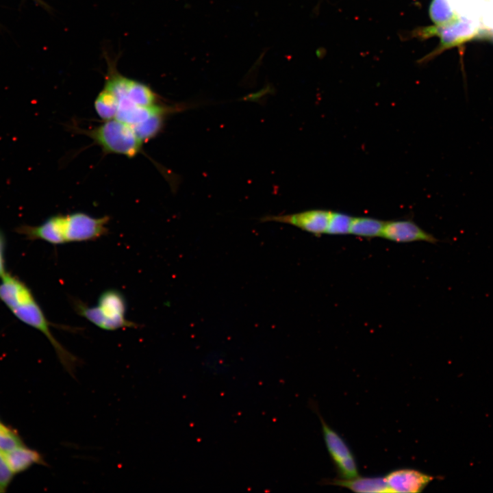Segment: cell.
Instances as JSON below:
<instances>
[{"instance_id": "obj_16", "label": "cell", "mask_w": 493, "mask_h": 493, "mask_svg": "<svg viewBox=\"0 0 493 493\" xmlns=\"http://www.w3.org/2000/svg\"><path fill=\"white\" fill-rule=\"evenodd\" d=\"M353 217L340 212H331L326 233L330 235L348 234Z\"/></svg>"}, {"instance_id": "obj_7", "label": "cell", "mask_w": 493, "mask_h": 493, "mask_svg": "<svg viewBox=\"0 0 493 493\" xmlns=\"http://www.w3.org/2000/svg\"><path fill=\"white\" fill-rule=\"evenodd\" d=\"M391 493H418L434 479V477L412 468H399L384 476Z\"/></svg>"}, {"instance_id": "obj_18", "label": "cell", "mask_w": 493, "mask_h": 493, "mask_svg": "<svg viewBox=\"0 0 493 493\" xmlns=\"http://www.w3.org/2000/svg\"><path fill=\"white\" fill-rule=\"evenodd\" d=\"M14 475V474L8 464L3 451L0 450V493L6 491Z\"/></svg>"}, {"instance_id": "obj_4", "label": "cell", "mask_w": 493, "mask_h": 493, "mask_svg": "<svg viewBox=\"0 0 493 493\" xmlns=\"http://www.w3.org/2000/svg\"><path fill=\"white\" fill-rule=\"evenodd\" d=\"M309 406L320 419L327 450L340 478L349 479L358 477L359 470L355 457L346 442L327 424L320 414L316 404L311 401Z\"/></svg>"}, {"instance_id": "obj_5", "label": "cell", "mask_w": 493, "mask_h": 493, "mask_svg": "<svg viewBox=\"0 0 493 493\" xmlns=\"http://www.w3.org/2000/svg\"><path fill=\"white\" fill-rule=\"evenodd\" d=\"M104 87L114 92L120 104L151 106L157 104V96L147 85L121 75L109 76Z\"/></svg>"}, {"instance_id": "obj_6", "label": "cell", "mask_w": 493, "mask_h": 493, "mask_svg": "<svg viewBox=\"0 0 493 493\" xmlns=\"http://www.w3.org/2000/svg\"><path fill=\"white\" fill-rule=\"evenodd\" d=\"M331 212L323 210H311L301 212L270 215L262 217V222H277L288 224L315 236L326 233Z\"/></svg>"}, {"instance_id": "obj_17", "label": "cell", "mask_w": 493, "mask_h": 493, "mask_svg": "<svg viewBox=\"0 0 493 493\" xmlns=\"http://www.w3.org/2000/svg\"><path fill=\"white\" fill-rule=\"evenodd\" d=\"M16 431L0 421V450L7 451L24 445Z\"/></svg>"}, {"instance_id": "obj_3", "label": "cell", "mask_w": 493, "mask_h": 493, "mask_svg": "<svg viewBox=\"0 0 493 493\" xmlns=\"http://www.w3.org/2000/svg\"><path fill=\"white\" fill-rule=\"evenodd\" d=\"M105 153L123 155L129 157L136 155L142 149L143 141L133 128L116 118L104 123L91 130L84 131Z\"/></svg>"}, {"instance_id": "obj_20", "label": "cell", "mask_w": 493, "mask_h": 493, "mask_svg": "<svg viewBox=\"0 0 493 493\" xmlns=\"http://www.w3.org/2000/svg\"><path fill=\"white\" fill-rule=\"evenodd\" d=\"M482 36L490 38L493 40V30L488 31H483Z\"/></svg>"}, {"instance_id": "obj_11", "label": "cell", "mask_w": 493, "mask_h": 493, "mask_svg": "<svg viewBox=\"0 0 493 493\" xmlns=\"http://www.w3.org/2000/svg\"><path fill=\"white\" fill-rule=\"evenodd\" d=\"M3 454L14 475L25 471L34 464L47 466L39 452L27 447L25 444L3 451Z\"/></svg>"}, {"instance_id": "obj_14", "label": "cell", "mask_w": 493, "mask_h": 493, "mask_svg": "<svg viewBox=\"0 0 493 493\" xmlns=\"http://www.w3.org/2000/svg\"><path fill=\"white\" fill-rule=\"evenodd\" d=\"M168 113L156 114L132 127L138 137L143 142L155 136L163 126L164 117Z\"/></svg>"}, {"instance_id": "obj_19", "label": "cell", "mask_w": 493, "mask_h": 493, "mask_svg": "<svg viewBox=\"0 0 493 493\" xmlns=\"http://www.w3.org/2000/svg\"><path fill=\"white\" fill-rule=\"evenodd\" d=\"M5 236L3 232L0 230V278L8 273L5 266Z\"/></svg>"}, {"instance_id": "obj_2", "label": "cell", "mask_w": 493, "mask_h": 493, "mask_svg": "<svg viewBox=\"0 0 493 493\" xmlns=\"http://www.w3.org/2000/svg\"><path fill=\"white\" fill-rule=\"evenodd\" d=\"M75 312L99 328L116 331L123 328H137L138 325L126 318L127 302L121 292L115 289L103 291L97 304L89 306L81 300H72Z\"/></svg>"}, {"instance_id": "obj_10", "label": "cell", "mask_w": 493, "mask_h": 493, "mask_svg": "<svg viewBox=\"0 0 493 493\" xmlns=\"http://www.w3.org/2000/svg\"><path fill=\"white\" fill-rule=\"evenodd\" d=\"M322 483L345 488L357 493H391L384 477L358 476L349 479H324Z\"/></svg>"}, {"instance_id": "obj_15", "label": "cell", "mask_w": 493, "mask_h": 493, "mask_svg": "<svg viewBox=\"0 0 493 493\" xmlns=\"http://www.w3.org/2000/svg\"><path fill=\"white\" fill-rule=\"evenodd\" d=\"M431 11L433 20L443 25L458 19L448 0H434Z\"/></svg>"}, {"instance_id": "obj_13", "label": "cell", "mask_w": 493, "mask_h": 493, "mask_svg": "<svg viewBox=\"0 0 493 493\" xmlns=\"http://www.w3.org/2000/svg\"><path fill=\"white\" fill-rule=\"evenodd\" d=\"M94 108L103 120L115 118L118 108V99L112 91L104 87L95 99Z\"/></svg>"}, {"instance_id": "obj_8", "label": "cell", "mask_w": 493, "mask_h": 493, "mask_svg": "<svg viewBox=\"0 0 493 493\" xmlns=\"http://www.w3.org/2000/svg\"><path fill=\"white\" fill-rule=\"evenodd\" d=\"M381 237L396 242L423 241L436 243L438 241L410 220L386 221Z\"/></svg>"}, {"instance_id": "obj_1", "label": "cell", "mask_w": 493, "mask_h": 493, "mask_svg": "<svg viewBox=\"0 0 493 493\" xmlns=\"http://www.w3.org/2000/svg\"><path fill=\"white\" fill-rule=\"evenodd\" d=\"M0 301L18 320L45 336L65 370L75 377L76 367L81 361L54 337L50 328L53 325L47 318L28 286L8 272L0 278Z\"/></svg>"}, {"instance_id": "obj_9", "label": "cell", "mask_w": 493, "mask_h": 493, "mask_svg": "<svg viewBox=\"0 0 493 493\" xmlns=\"http://www.w3.org/2000/svg\"><path fill=\"white\" fill-rule=\"evenodd\" d=\"M441 38L442 45L449 47L482 35V31L471 21L466 18L457 19L451 23L436 29Z\"/></svg>"}, {"instance_id": "obj_12", "label": "cell", "mask_w": 493, "mask_h": 493, "mask_svg": "<svg viewBox=\"0 0 493 493\" xmlns=\"http://www.w3.org/2000/svg\"><path fill=\"white\" fill-rule=\"evenodd\" d=\"M385 223L373 218L353 217L349 233L363 238L381 237Z\"/></svg>"}]
</instances>
